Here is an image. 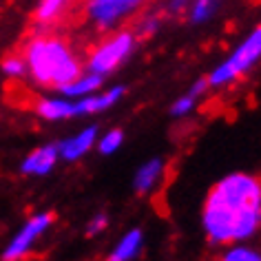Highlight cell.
<instances>
[{"label": "cell", "mask_w": 261, "mask_h": 261, "mask_svg": "<svg viewBox=\"0 0 261 261\" xmlns=\"http://www.w3.org/2000/svg\"><path fill=\"white\" fill-rule=\"evenodd\" d=\"M261 224V181L252 175H228L211 191L204 228L215 244L241 241Z\"/></svg>", "instance_id": "1"}, {"label": "cell", "mask_w": 261, "mask_h": 261, "mask_svg": "<svg viewBox=\"0 0 261 261\" xmlns=\"http://www.w3.org/2000/svg\"><path fill=\"white\" fill-rule=\"evenodd\" d=\"M24 64L31 77L42 87L62 89L82 75L80 62L71 54L67 42L54 36H38L24 49Z\"/></svg>", "instance_id": "2"}, {"label": "cell", "mask_w": 261, "mask_h": 261, "mask_svg": "<svg viewBox=\"0 0 261 261\" xmlns=\"http://www.w3.org/2000/svg\"><path fill=\"white\" fill-rule=\"evenodd\" d=\"M259 58H261V27L254 31V34L248 38V40L241 44V47L234 51L224 64H219V67L215 69V73L208 77V84L221 87V84L232 82L237 75H241L244 71L250 69Z\"/></svg>", "instance_id": "3"}, {"label": "cell", "mask_w": 261, "mask_h": 261, "mask_svg": "<svg viewBox=\"0 0 261 261\" xmlns=\"http://www.w3.org/2000/svg\"><path fill=\"white\" fill-rule=\"evenodd\" d=\"M133 36L128 31H122V34L113 36L111 40L102 42L100 47L93 51V56L89 58V73H109L113 71L117 64H120L124 58H126L130 51H133Z\"/></svg>", "instance_id": "4"}, {"label": "cell", "mask_w": 261, "mask_h": 261, "mask_svg": "<svg viewBox=\"0 0 261 261\" xmlns=\"http://www.w3.org/2000/svg\"><path fill=\"white\" fill-rule=\"evenodd\" d=\"M51 221H54V215L51 213H40V215H36V217H31L27 224L20 228V232L11 239L7 250L3 252V261H20L24 254L29 252V248L34 246V241L51 226Z\"/></svg>", "instance_id": "5"}, {"label": "cell", "mask_w": 261, "mask_h": 261, "mask_svg": "<svg viewBox=\"0 0 261 261\" xmlns=\"http://www.w3.org/2000/svg\"><path fill=\"white\" fill-rule=\"evenodd\" d=\"M144 0H89L87 3V18L91 22H95L97 27H111L120 18L130 14L135 7Z\"/></svg>", "instance_id": "6"}, {"label": "cell", "mask_w": 261, "mask_h": 261, "mask_svg": "<svg viewBox=\"0 0 261 261\" xmlns=\"http://www.w3.org/2000/svg\"><path fill=\"white\" fill-rule=\"evenodd\" d=\"M58 144H47V146H40L36 148L34 153H29V158L22 162V173L27 175H47L51 168L56 166V160H58Z\"/></svg>", "instance_id": "7"}, {"label": "cell", "mask_w": 261, "mask_h": 261, "mask_svg": "<svg viewBox=\"0 0 261 261\" xmlns=\"http://www.w3.org/2000/svg\"><path fill=\"white\" fill-rule=\"evenodd\" d=\"M95 135H97V128L95 126L84 128L82 133H77V135H73V138L64 140L62 144H58V153H60V158H64V160H77V158H82V155L87 153L91 146H93Z\"/></svg>", "instance_id": "8"}, {"label": "cell", "mask_w": 261, "mask_h": 261, "mask_svg": "<svg viewBox=\"0 0 261 261\" xmlns=\"http://www.w3.org/2000/svg\"><path fill=\"white\" fill-rule=\"evenodd\" d=\"M122 95H124V89H122V87H115V89H111V91H107V93H102V95H95V97H87V100H80V102H75V104H73V107H75V115L100 113V111L109 109L111 104H115Z\"/></svg>", "instance_id": "9"}, {"label": "cell", "mask_w": 261, "mask_h": 261, "mask_svg": "<svg viewBox=\"0 0 261 261\" xmlns=\"http://www.w3.org/2000/svg\"><path fill=\"white\" fill-rule=\"evenodd\" d=\"M36 111L44 120H64L75 115V107L67 100H40Z\"/></svg>", "instance_id": "10"}, {"label": "cell", "mask_w": 261, "mask_h": 261, "mask_svg": "<svg viewBox=\"0 0 261 261\" xmlns=\"http://www.w3.org/2000/svg\"><path fill=\"white\" fill-rule=\"evenodd\" d=\"M160 175H162V162L160 160L146 162V164L138 171V175H135V191H138L140 195L151 191V188L155 186V181L160 179Z\"/></svg>", "instance_id": "11"}, {"label": "cell", "mask_w": 261, "mask_h": 261, "mask_svg": "<svg viewBox=\"0 0 261 261\" xmlns=\"http://www.w3.org/2000/svg\"><path fill=\"white\" fill-rule=\"evenodd\" d=\"M100 84H102V75H97V73H87V75L75 77L73 82L64 84L60 91H62L64 95H69V97H75V95L89 93V91H95L97 87H100Z\"/></svg>", "instance_id": "12"}, {"label": "cell", "mask_w": 261, "mask_h": 261, "mask_svg": "<svg viewBox=\"0 0 261 261\" xmlns=\"http://www.w3.org/2000/svg\"><path fill=\"white\" fill-rule=\"evenodd\" d=\"M140 246H142V232L140 230H130L126 237H124L120 244H117L113 254L120 261H128V259H133L135 254L140 252Z\"/></svg>", "instance_id": "13"}, {"label": "cell", "mask_w": 261, "mask_h": 261, "mask_svg": "<svg viewBox=\"0 0 261 261\" xmlns=\"http://www.w3.org/2000/svg\"><path fill=\"white\" fill-rule=\"evenodd\" d=\"M64 5H67V0H42L36 11L38 22H54L64 9Z\"/></svg>", "instance_id": "14"}, {"label": "cell", "mask_w": 261, "mask_h": 261, "mask_svg": "<svg viewBox=\"0 0 261 261\" xmlns=\"http://www.w3.org/2000/svg\"><path fill=\"white\" fill-rule=\"evenodd\" d=\"M219 7V0H197L193 7V22H204L208 20Z\"/></svg>", "instance_id": "15"}, {"label": "cell", "mask_w": 261, "mask_h": 261, "mask_svg": "<svg viewBox=\"0 0 261 261\" xmlns=\"http://www.w3.org/2000/svg\"><path fill=\"white\" fill-rule=\"evenodd\" d=\"M122 140H124V133L120 128H113L111 133H107L104 138L100 140V153L102 155H111V153H115L117 148H120V144H122Z\"/></svg>", "instance_id": "16"}, {"label": "cell", "mask_w": 261, "mask_h": 261, "mask_svg": "<svg viewBox=\"0 0 261 261\" xmlns=\"http://www.w3.org/2000/svg\"><path fill=\"white\" fill-rule=\"evenodd\" d=\"M3 71L7 75H22L24 71H27V64H24V58L20 56H7L3 60Z\"/></svg>", "instance_id": "17"}, {"label": "cell", "mask_w": 261, "mask_h": 261, "mask_svg": "<svg viewBox=\"0 0 261 261\" xmlns=\"http://www.w3.org/2000/svg\"><path fill=\"white\" fill-rule=\"evenodd\" d=\"M221 261H261V254L250 250V248H232L230 252L224 254Z\"/></svg>", "instance_id": "18"}, {"label": "cell", "mask_w": 261, "mask_h": 261, "mask_svg": "<svg viewBox=\"0 0 261 261\" xmlns=\"http://www.w3.org/2000/svg\"><path fill=\"white\" fill-rule=\"evenodd\" d=\"M193 104H195V97L188 93L186 97H181L179 102H175V107L171 109V113L173 115H184V113H188V111L193 109Z\"/></svg>", "instance_id": "19"}, {"label": "cell", "mask_w": 261, "mask_h": 261, "mask_svg": "<svg viewBox=\"0 0 261 261\" xmlns=\"http://www.w3.org/2000/svg\"><path fill=\"white\" fill-rule=\"evenodd\" d=\"M107 221H109V219H107V215H97V217H95V219H93V221H91V224H89V230H87V232H89V234H95V232H100L102 228L107 226Z\"/></svg>", "instance_id": "20"}, {"label": "cell", "mask_w": 261, "mask_h": 261, "mask_svg": "<svg viewBox=\"0 0 261 261\" xmlns=\"http://www.w3.org/2000/svg\"><path fill=\"white\" fill-rule=\"evenodd\" d=\"M104 261H120V259H117L115 254H111V257H109V259H104Z\"/></svg>", "instance_id": "21"}]
</instances>
